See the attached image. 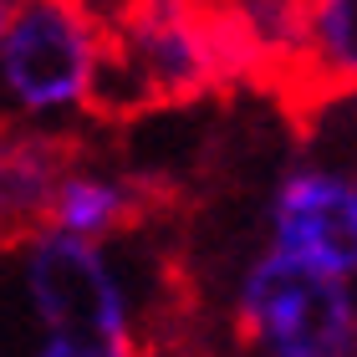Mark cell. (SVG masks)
<instances>
[{"label":"cell","mask_w":357,"mask_h":357,"mask_svg":"<svg viewBox=\"0 0 357 357\" xmlns=\"http://www.w3.org/2000/svg\"><path fill=\"white\" fill-rule=\"evenodd\" d=\"M102 52L107 10L97 0H15L0 41V92L31 118L87 112Z\"/></svg>","instance_id":"obj_1"},{"label":"cell","mask_w":357,"mask_h":357,"mask_svg":"<svg viewBox=\"0 0 357 357\" xmlns=\"http://www.w3.org/2000/svg\"><path fill=\"white\" fill-rule=\"evenodd\" d=\"M235 332L266 357H352L357 301L342 275L271 245L240 275Z\"/></svg>","instance_id":"obj_2"},{"label":"cell","mask_w":357,"mask_h":357,"mask_svg":"<svg viewBox=\"0 0 357 357\" xmlns=\"http://www.w3.org/2000/svg\"><path fill=\"white\" fill-rule=\"evenodd\" d=\"M26 301L52 337H97V342H133L123 281L97 240L41 230L26 245Z\"/></svg>","instance_id":"obj_3"},{"label":"cell","mask_w":357,"mask_h":357,"mask_svg":"<svg viewBox=\"0 0 357 357\" xmlns=\"http://www.w3.org/2000/svg\"><path fill=\"white\" fill-rule=\"evenodd\" d=\"M286 118H317L357 97V0H286V46L266 77Z\"/></svg>","instance_id":"obj_4"},{"label":"cell","mask_w":357,"mask_h":357,"mask_svg":"<svg viewBox=\"0 0 357 357\" xmlns=\"http://www.w3.org/2000/svg\"><path fill=\"white\" fill-rule=\"evenodd\" d=\"M275 250L332 275H357V184L327 169L286 174L271 199Z\"/></svg>","instance_id":"obj_5"},{"label":"cell","mask_w":357,"mask_h":357,"mask_svg":"<svg viewBox=\"0 0 357 357\" xmlns=\"http://www.w3.org/2000/svg\"><path fill=\"white\" fill-rule=\"evenodd\" d=\"M72 169H82V143L72 133L0 118V250L31 245L52 225L56 189Z\"/></svg>","instance_id":"obj_6"},{"label":"cell","mask_w":357,"mask_h":357,"mask_svg":"<svg viewBox=\"0 0 357 357\" xmlns=\"http://www.w3.org/2000/svg\"><path fill=\"white\" fill-rule=\"evenodd\" d=\"M31 357H143L138 342H97V337H46Z\"/></svg>","instance_id":"obj_7"},{"label":"cell","mask_w":357,"mask_h":357,"mask_svg":"<svg viewBox=\"0 0 357 357\" xmlns=\"http://www.w3.org/2000/svg\"><path fill=\"white\" fill-rule=\"evenodd\" d=\"M10 6L15 0H0V41H6V26H10Z\"/></svg>","instance_id":"obj_8"},{"label":"cell","mask_w":357,"mask_h":357,"mask_svg":"<svg viewBox=\"0 0 357 357\" xmlns=\"http://www.w3.org/2000/svg\"><path fill=\"white\" fill-rule=\"evenodd\" d=\"M235 6H266V0H235Z\"/></svg>","instance_id":"obj_9"}]
</instances>
